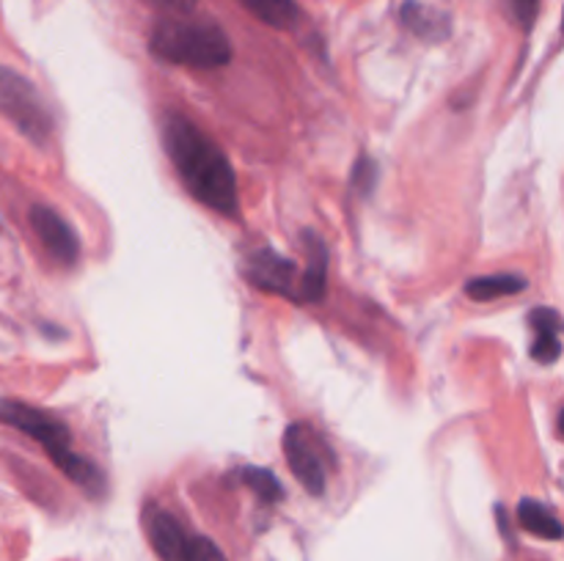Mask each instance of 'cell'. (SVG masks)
<instances>
[{"label": "cell", "mask_w": 564, "mask_h": 561, "mask_svg": "<svg viewBox=\"0 0 564 561\" xmlns=\"http://www.w3.org/2000/svg\"><path fill=\"white\" fill-rule=\"evenodd\" d=\"M163 146L174 163L176 174L196 201L215 209L224 218L240 215L235 168H231L224 148L202 127L193 124L185 116L169 113L163 119Z\"/></svg>", "instance_id": "6da1fadb"}, {"label": "cell", "mask_w": 564, "mask_h": 561, "mask_svg": "<svg viewBox=\"0 0 564 561\" xmlns=\"http://www.w3.org/2000/svg\"><path fill=\"white\" fill-rule=\"evenodd\" d=\"M149 50L160 61L193 69H220L235 55L224 28L209 20H193L191 14L163 16L152 28Z\"/></svg>", "instance_id": "7a4b0ae2"}, {"label": "cell", "mask_w": 564, "mask_h": 561, "mask_svg": "<svg viewBox=\"0 0 564 561\" xmlns=\"http://www.w3.org/2000/svg\"><path fill=\"white\" fill-rule=\"evenodd\" d=\"M0 113L28 138V141L44 143L53 135L55 119L50 113L47 102L42 99V94L36 91L28 77H22L20 72L9 69V66H0Z\"/></svg>", "instance_id": "3957f363"}, {"label": "cell", "mask_w": 564, "mask_h": 561, "mask_svg": "<svg viewBox=\"0 0 564 561\" xmlns=\"http://www.w3.org/2000/svg\"><path fill=\"white\" fill-rule=\"evenodd\" d=\"M284 457L292 476L306 487L308 495H314V498L325 495L328 476H325L323 440L317 438V432H314L308 424H290V427H286Z\"/></svg>", "instance_id": "277c9868"}, {"label": "cell", "mask_w": 564, "mask_h": 561, "mask_svg": "<svg viewBox=\"0 0 564 561\" xmlns=\"http://www.w3.org/2000/svg\"><path fill=\"white\" fill-rule=\"evenodd\" d=\"M0 421L20 429L28 438L36 440V443L47 451V457L58 454V451L69 449L72 446L66 424L61 421V418H55L53 413L42 410V407H33L14 399H0Z\"/></svg>", "instance_id": "5b68a950"}, {"label": "cell", "mask_w": 564, "mask_h": 561, "mask_svg": "<svg viewBox=\"0 0 564 561\" xmlns=\"http://www.w3.org/2000/svg\"><path fill=\"white\" fill-rule=\"evenodd\" d=\"M246 278L251 280L257 289L270 292V295L290 297L297 302V280H301V270L292 258L281 256V253L270 251V248H259L246 258Z\"/></svg>", "instance_id": "8992f818"}, {"label": "cell", "mask_w": 564, "mask_h": 561, "mask_svg": "<svg viewBox=\"0 0 564 561\" xmlns=\"http://www.w3.org/2000/svg\"><path fill=\"white\" fill-rule=\"evenodd\" d=\"M31 226L36 237L42 240L44 251L64 267H72L80 256V240H77L75 229L64 220V215L55 212L53 207L44 204H33L31 207Z\"/></svg>", "instance_id": "52a82bcc"}, {"label": "cell", "mask_w": 564, "mask_h": 561, "mask_svg": "<svg viewBox=\"0 0 564 561\" xmlns=\"http://www.w3.org/2000/svg\"><path fill=\"white\" fill-rule=\"evenodd\" d=\"M143 528H147L149 542H152L160 561H182V553H185V544L191 534L180 526V520L171 512L149 504L143 509Z\"/></svg>", "instance_id": "ba28073f"}, {"label": "cell", "mask_w": 564, "mask_h": 561, "mask_svg": "<svg viewBox=\"0 0 564 561\" xmlns=\"http://www.w3.org/2000/svg\"><path fill=\"white\" fill-rule=\"evenodd\" d=\"M303 251H306V267L297 280V302H323L328 292V248L323 237L303 231Z\"/></svg>", "instance_id": "9c48e42d"}, {"label": "cell", "mask_w": 564, "mask_h": 561, "mask_svg": "<svg viewBox=\"0 0 564 561\" xmlns=\"http://www.w3.org/2000/svg\"><path fill=\"white\" fill-rule=\"evenodd\" d=\"M529 324L534 330V341H532V358L543 366H551L562 358V314L556 308H534L529 314Z\"/></svg>", "instance_id": "30bf717a"}, {"label": "cell", "mask_w": 564, "mask_h": 561, "mask_svg": "<svg viewBox=\"0 0 564 561\" xmlns=\"http://www.w3.org/2000/svg\"><path fill=\"white\" fill-rule=\"evenodd\" d=\"M400 20L413 36L424 38V42H444L452 33V20L446 11L433 9L427 3H419V0H408L400 11Z\"/></svg>", "instance_id": "8fae6325"}, {"label": "cell", "mask_w": 564, "mask_h": 561, "mask_svg": "<svg viewBox=\"0 0 564 561\" xmlns=\"http://www.w3.org/2000/svg\"><path fill=\"white\" fill-rule=\"evenodd\" d=\"M50 460H53V465L58 468V471L64 473L72 484H77V487H80L88 498H102L105 473L99 471V468L94 465L88 457L77 454V451H72V446H69V449L58 451V454H53Z\"/></svg>", "instance_id": "7c38bea8"}, {"label": "cell", "mask_w": 564, "mask_h": 561, "mask_svg": "<svg viewBox=\"0 0 564 561\" xmlns=\"http://www.w3.org/2000/svg\"><path fill=\"white\" fill-rule=\"evenodd\" d=\"M529 286V280L518 273H499V275H477L466 280V295L477 302H490L496 297L518 295Z\"/></svg>", "instance_id": "4fadbf2b"}, {"label": "cell", "mask_w": 564, "mask_h": 561, "mask_svg": "<svg viewBox=\"0 0 564 561\" xmlns=\"http://www.w3.org/2000/svg\"><path fill=\"white\" fill-rule=\"evenodd\" d=\"M518 526H521L523 531L534 534V537L551 539V542H560L564 534L560 517H556L549 506L540 504V501L534 498H523L521 504H518Z\"/></svg>", "instance_id": "5bb4252c"}, {"label": "cell", "mask_w": 564, "mask_h": 561, "mask_svg": "<svg viewBox=\"0 0 564 561\" xmlns=\"http://www.w3.org/2000/svg\"><path fill=\"white\" fill-rule=\"evenodd\" d=\"M240 3L264 25L279 28V31H292L301 20V9L295 0H240Z\"/></svg>", "instance_id": "9a60e30c"}, {"label": "cell", "mask_w": 564, "mask_h": 561, "mask_svg": "<svg viewBox=\"0 0 564 561\" xmlns=\"http://www.w3.org/2000/svg\"><path fill=\"white\" fill-rule=\"evenodd\" d=\"M237 476H240V482L246 484V487H251L253 493H257V498L264 501V504H279V501L284 498V487H281L275 473L268 471V468L246 465Z\"/></svg>", "instance_id": "2e32d148"}, {"label": "cell", "mask_w": 564, "mask_h": 561, "mask_svg": "<svg viewBox=\"0 0 564 561\" xmlns=\"http://www.w3.org/2000/svg\"><path fill=\"white\" fill-rule=\"evenodd\" d=\"M182 561H226V556L213 539L202 537V534H191L185 544V553H182Z\"/></svg>", "instance_id": "e0dca14e"}, {"label": "cell", "mask_w": 564, "mask_h": 561, "mask_svg": "<svg viewBox=\"0 0 564 561\" xmlns=\"http://www.w3.org/2000/svg\"><path fill=\"white\" fill-rule=\"evenodd\" d=\"M375 185H378V163H375L369 154H361L356 168H352V187H356L361 196H369V193L375 190Z\"/></svg>", "instance_id": "ac0fdd59"}, {"label": "cell", "mask_w": 564, "mask_h": 561, "mask_svg": "<svg viewBox=\"0 0 564 561\" xmlns=\"http://www.w3.org/2000/svg\"><path fill=\"white\" fill-rule=\"evenodd\" d=\"M505 6L510 11L512 22L518 28H523V31H529L540 14V0H505Z\"/></svg>", "instance_id": "d6986e66"}, {"label": "cell", "mask_w": 564, "mask_h": 561, "mask_svg": "<svg viewBox=\"0 0 564 561\" xmlns=\"http://www.w3.org/2000/svg\"><path fill=\"white\" fill-rule=\"evenodd\" d=\"M143 3L154 6L160 11H169V14H191L196 9V0H143Z\"/></svg>", "instance_id": "ffe728a7"}]
</instances>
